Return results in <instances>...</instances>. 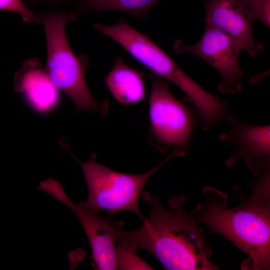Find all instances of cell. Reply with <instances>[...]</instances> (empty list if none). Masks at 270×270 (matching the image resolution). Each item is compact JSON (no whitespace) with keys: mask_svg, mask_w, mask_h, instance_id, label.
<instances>
[{"mask_svg":"<svg viewBox=\"0 0 270 270\" xmlns=\"http://www.w3.org/2000/svg\"><path fill=\"white\" fill-rule=\"evenodd\" d=\"M151 207L150 216L138 228L120 232L119 236L137 250H144L156 258L166 270H215L210 262L212 251L198 226L194 210L184 208V196L170 198L167 208L158 197L142 192Z\"/></svg>","mask_w":270,"mask_h":270,"instance_id":"6da1fadb","label":"cell"},{"mask_svg":"<svg viewBox=\"0 0 270 270\" xmlns=\"http://www.w3.org/2000/svg\"><path fill=\"white\" fill-rule=\"evenodd\" d=\"M204 201L194 210L198 223L208 226L232 242L248 258L244 270L270 268V172L258 176L248 198L242 204L227 208L228 196L214 188L202 190Z\"/></svg>","mask_w":270,"mask_h":270,"instance_id":"7a4b0ae2","label":"cell"},{"mask_svg":"<svg viewBox=\"0 0 270 270\" xmlns=\"http://www.w3.org/2000/svg\"><path fill=\"white\" fill-rule=\"evenodd\" d=\"M94 28L118 44L153 74L179 88L197 108L202 129L207 130L225 119L230 104L202 88L146 34L124 19L111 26L97 24Z\"/></svg>","mask_w":270,"mask_h":270,"instance_id":"3957f363","label":"cell"},{"mask_svg":"<svg viewBox=\"0 0 270 270\" xmlns=\"http://www.w3.org/2000/svg\"><path fill=\"white\" fill-rule=\"evenodd\" d=\"M78 16L74 10L40 15L46 40V72L56 87L72 99L78 110L94 111L104 116L108 112V102H98L91 94L84 78L86 59L74 54L66 38V26Z\"/></svg>","mask_w":270,"mask_h":270,"instance_id":"277c9868","label":"cell"},{"mask_svg":"<svg viewBox=\"0 0 270 270\" xmlns=\"http://www.w3.org/2000/svg\"><path fill=\"white\" fill-rule=\"evenodd\" d=\"M176 156H180V154L174 150L156 167L140 174L112 170L98 163L94 154L84 162L74 157L81 166L88 190L86 200L79 204L96 213L104 211L110 216L122 211H130L142 221L145 217L140 210L139 198L145 184L164 164Z\"/></svg>","mask_w":270,"mask_h":270,"instance_id":"5b68a950","label":"cell"},{"mask_svg":"<svg viewBox=\"0 0 270 270\" xmlns=\"http://www.w3.org/2000/svg\"><path fill=\"white\" fill-rule=\"evenodd\" d=\"M148 78L151 82L148 116L152 142L162 152L172 148L186 152L193 132L200 124L198 111L188 98L178 100L166 80L152 73Z\"/></svg>","mask_w":270,"mask_h":270,"instance_id":"8992f818","label":"cell"},{"mask_svg":"<svg viewBox=\"0 0 270 270\" xmlns=\"http://www.w3.org/2000/svg\"><path fill=\"white\" fill-rule=\"evenodd\" d=\"M70 209L79 220L91 248L94 268L100 270H116V240L123 230L122 221L104 217L74 202L66 194L62 185L53 178L42 181L38 188Z\"/></svg>","mask_w":270,"mask_h":270,"instance_id":"52a82bcc","label":"cell"},{"mask_svg":"<svg viewBox=\"0 0 270 270\" xmlns=\"http://www.w3.org/2000/svg\"><path fill=\"white\" fill-rule=\"evenodd\" d=\"M173 48L178 54L196 56L212 66L220 76L217 88L222 93L234 94L242 90L246 74L238 64L242 49L234 40L222 30L205 24L202 35L196 43L186 45L176 40Z\"/></svg>","mask_w":270,"mask_h":270,"instance_id":"ba28073f","label":"cell"},{"mask_svg":"<svg viewBox=\"0 0 270 270\" xmlns=\"http://www.w3.org/2000/svg\"><path fill=\"white\" fill-rule=\"evenodd\" d=\"M230 130L219 135V138L236 148L226 164L231 166L244 159L256 176L270 172V128L245 122L232 114L226 118Z\"/></svg>","mask_w":270,"mask_h":270,"instance_id":"9c48e42d","label":"cell"},{"mask_svg":"<svg viewBox=\"0 0 270 270\" xmlns=\"http://www.w3.org/2000/svg\"><path fill=\"white\" fill-rule=\"evenodd\" d=\"M206 12L205 24L226 33L250 56L264 50L255 40L252 24L255 18L242 0H202Z\"/></svg>","mask_w":270,"mask_h":270,"instance_id":"30bf717a","label":"cell"},{"mask_svg":"<svg viewBox=\"0 0 270 270\" xmlns=\"http://www.w3.org/2000/svg\"><path fill=\"white\" fill-rule=\"evenodd\" d=\"M15 88L40 111L50 110L58 100L57 88L40 62L34 60L26 62L16 75Z\"/></svg>","mask_w":270,"mask_h":270,"instance_id":"8fae6325","label":"cell"},{"mask_svg":"<svg viewBox=\"0 0 270 270\" xmlns=\"http://www.w3.org/2000/svg\"><path fill=\"white\" fill-rule=\"evenodd\" d=\"M104 80L112 95L122 104L138 103L146 98L142 72L128 66L120 56L114 59Z\"/></svg>","mask_w":270,"mask_h":270,"instance_id":"7c38bea8","label":"cell"},{"mask_svg":"<svg viewBox=\"0 0 270 270\" xmlns=\"http://www.w3.org/2000/svg\"><path fill=\"white\" fill-rule=\"evenodd\" d=\"M160 0H82L80 7L75 11L79 14L89 10H114L128 13L139 19H144Z\"/></svg>","mask_w":270,"mask_h":270,"instance_id":"4fadbf2b","label":"cell"},{"mask_svg":"<svg viewBox=\"0 0 270 270\" xmlns=\"http://www.w3.org/2000/svg\"><path fill=\"white\" fill-rule=\"evenodd\" d=\"M116 242V269L153 270L150 266L138 254V250L119 235Z\"/></svg>","mask_w":270,"mask_h":270,"instance_id":"5bb4252c","label":"cell"},{"mask_svg":"<svg viewBox=\"0 0 270 270\" xmlns=\"http://www.w3.org/2000/svg\"><path fill=\"white\" fill-rule=\"evenodd\" d=\"M254 18L270 27V0H242Z\"/></svg>","mask_w":270,"mask_h":270,"instance_id":"9a60e30c","label":"cell"},{"mask_svg":"<svg viewBox=\"0 0 270 270\" xmlns=\"http://www.w3.org/2000/svg\"><path fill=\"white\" fill-rule=\"evenodd\" d=\"M0 10L17 13L26 22H38L34 14L21 0H0Z\"/></svg>","mask_w":270,"mask_h":270,"instance_id":"2e32d148","label":"cell"},{"mask_svg":"<svg viewBox=\"0 0 270 270\" xmlns=\"http://www.w3.org/2000/svg\"></svg>","mask_w":270,"mask_h":270,"instance_id":"e0dca14e","label":"cell"}]
</instances>
